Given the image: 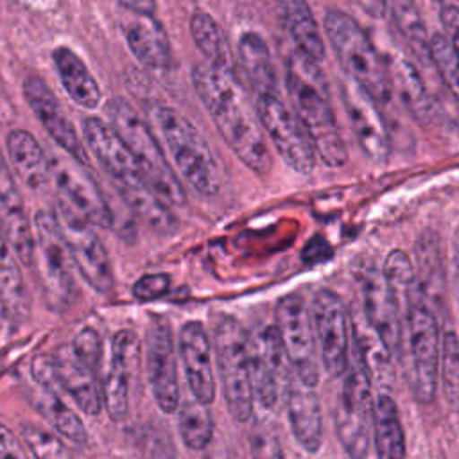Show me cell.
I'll use <instances>...</instances> for the list:
<instances>
[{
	"instance_id": "ac0fdd59",
	"label": "cell",
	"mask_w": 459,
	"mask_h": 459,
	"mask_svg": "<svg viewBox=\"0 0 459 459\" xmlns=\"http://www.w3.org/2000/svg\"><path fill=\"white\" fill-rule=\"evenodd\" d=\"M145 366L156 403L163 412H174L179 407L176 350L170 325L161 316H154L147 326Z\"/></svg>"
},
{
	"instance_id": "f5cc1de1",
	"label": "cell",
	"mask_w": 459,
	"mask_h": 459,
	"mask_svg": "<svg viewBox=\"0 0 459 459\" xmlns=\"http://www.w3.org/2000/svg\"><path fill=\"white\" fill-rule=\"evenodd\" d=\"M454 285H455V294L459 299V230L454 238Z\"/></svg>"
},
{
	"instance_id": "9a60e30c",
	"label": "cell",
	"mask_w": 459,
	"mask_h": 459,
	"mask_svg": "<svg viewBox=\"0 0 459 459\" xmlns=\"http://www.w3.org/2000/svg\"><path fill=\"white\" fill-rule=\"evenodd\" d=\"M353 278L362 299L366 321L384 341L391 355L398 353L402 342L400 307L382 274V269H378L369 258L360 256L353 264Z\"/></svg>"
},
{
	"instance_id": "ba28073f",
	"label": "cell",
	"mask_w": 459,
	"mask_h": 459,
	"mask_svg": "<svg viewBox=\"0 0 459 459\" xmlns=\"http://www.w3.org/2000/svg\"><path fill=\"white\" fill-rule=\"evenodd\" d=\"M54 219L59 226L65 246L81 276L99 294H109L113 289V267L108 251L97 237L93 226L77 215L63 201L56 204Z\"/></svg>"
},
{
	"instance_id": "db71d44e",
	"label": "cell",
	"mask_w": 459,
	"mask_h": 459,
	"mask_svg": "<svg viewBox=\"0 0 459 459\" xmlns=\"http://www.w3.org/2000/svg\"><path fill=\"white\" fill-rule=\"evenodd\" d=\"M441 2H443V4H452L454 0H441Z\"/></svg>"
},
{
	"instance_id": "bcb514c9",
	"label": "cell",
	"mask_w": 459,
	"mask_h": 459,
	"mask_svg": "<svg viewBox=\"0 0 459 459\" xmlns=\"http://www.w3.org/2000/svg\"><path fill=\"white\" fill-rule=\"evenodd\" d=\"M170 289V276L165 273L145 274L133 285V294L140 301H152L165 296Z\"/></svg>"
},
{
	"instance_id": "9c48e42d",
	"label": "cell",
	"mask_w": 459,
	"mask_h": 459,
	"mask_svg": "<svg viewBox=\"0 0 459 459\" xmlns=\"http://www.w3.org/2000/svg\"><path fill=\"white\" fill-rule=\"evenodd\" d=\"M412 357V391L418 402L430 403L437 389L439 369V328L421 290L405 307Z\"/></svg>"
},
{
	"instance_id": "cb8c5ba5",
	"label": "cell",
	"mask_w": 459,
	"mask_h": 459,
	"mask_svg": "<svg viewBox=\"0 0 459 459\" xmlns=\"http://www.w3.org/2000/svg\"><path fill=\"white\" fill-rule=\"evenodd\" d=\"M52 364L61 391L68 393L82 412L97 416L104 403L95 371L79 360L70 346L56 351L52 355Z\"/></svg>"
},
{
	"instance_id": "277c9868",
	"label": "cell",
	"mask_w": 459,
	"mask_h": 459,
	"mask_svg": "<svg viewBox=\"0 0 459 459\" xmlns=\"http://www.w3.org/2000/svg\"><path fill=\"white\" fill-rule=\"evenodd\" d=\"M326 39L348 79L366 90L378 104L391 99V77L387 61L360 23L348 13L328 9L323 20Z\"/></svg>"
},
{
	"instance_id": "e575fe53",
	"label": "cell",
	"mask_w": 459,
	"mask_h": 459,
	"mask_svg": "<svg viewBox=\"0 0 459 459\" xmlns=\"http://www.w3.org/2000/svg\"><path fill=\"white\" fill-rule=\"evenodd\" d=\"M351 337H353V351L362 362L371 382L384 384L391 378V351L373 330V326L366 321L351 317Z\"/></svg>"
},
{
	"instance_id": "d590c367",
	"label": "cell",
	"mask_w": 459,
	"mask_h": 459,
	"mask_svg": "<svg viewBox=\"0 0 459 459\" xmlns=\"http://www.w3.org/2000/svg\"><path fill=\"white\" fill-rule=\"evenodd\" d=\"M190 34L199 48V52L204 56V63L222 68L228 72H235L237 59L231 52V47L221 29V25L215 22V18L208 13H195L190 18Z\"/></svg>"
},
{
	"instance_id": "6da1fadb",
	"label": "cell",
	"mask_w": 459,
	"mask_h": 459,
	"mask_svg": "<svg viewBox=\"0 0 459 459\" xmlns=\"http://www.w3.org/2000/svg\"><path fill=\"white\" fill-rule=\"evenodd\" d=\"M192 84L231 152L255 174H269L273 154L237 74L203 61L192 70Z\"/></svg>"
},
{
	"instance_id": "d6986e66",
	"label": "cell",
	"mask_w": 459,
	"mask_h": 459,
	"mask_svg": "<svg viewBox=\"0 0 459 459\" xmlns=\"http://www.w3.org/2000/svg\"><path fill=\"white\" fill-rule=\"evenodd\" d=\"M342 102L351 131L364 156L378 165L387 161L391 143L387 127L378 111V102L350 79L342 84Z\"/></svg>"
},
{
	"instance_id": "4dcf8cb0",
	"label": "cell",
	"mask_w": 459,
	"mask_h": 459,
	"mask_svg": "<svg viewBox=\"0 0 459 459\" xmlns=\"http://www.w3.org/2000/svg\"><path fill=\"white\" fill-rule=\"evenodd\" d=\"M7 154L16 176L29 188H41L50 179L48 156L38 140L25 129H14L7 136Z\"/></svg>"
},
{
	"instance_id": "7402d4cb",
	"label": "cell",
	"mask_w": 459,
	"mask_h": 459,
	"mask_svg": "<svg viewBox=\"0 0 459 459\" xmlns=\"http://www.w3.org/2000/svg\"><path fill=\"white\" fill-rule=\"evenodd\" d=\"M179 353L192 396L199 403L210 405L215 398L212 346L206 330L199 321H188L183 325L179 332Z\"/></svg>"
},
{
	"instance_id": "4316f807",
	"label": "cell",
	"mask_w": 459,
	"mask_h": 459,
	"mask_svg": "<svg viewBox=\"0 0 459 459\" xmlns=\"http://www.w3.org/2000/svg\"><path fill=\"white\" fill-rule=\"evenodd\" d=\"M126 41L133 56L152 70H163L170 65V41L163 25L154 16L134 18L126 27Z\"/></svg>"
},
{
	"instance_id": "484cf974",
	"label": "cell",
	"mask_w": 459,
	"mask_h": 459,
	"mask_svg": "<svg viewBox=\"0 0 459 459\" xmlns=\"http://www.w3.org/2000/svg\"><path fill=\"white\" fill-rule=\"evenodd\" d=\"M287 411L292 434L307 452H317L323 439L321 405L316 389L296 380H290L287 391Z\"/></svg>"
},
{
	"instance_id": "3957f363",
	"label": "cell",
	"mask_w": 459,
	"mask_h": 459,
	"mask_svg": "<svg viewBox=\"0 0 459 459\" xmlns=\"http://www.w3.org/2000/svg\"><path fill=\"white\" fill-rule=\"evenodd\" d=\"M145 113L169 149L181 178L201 195L219 194V167L201 131L183 113L158 100L145 102Z\"/></svg>"
},
{
	"instance_id": "f1b7e54d",
	"label": "cell",
	"mask_w": 459,
	"mask_h": 459,
	"mask_svg": "<svg viewBox=\"0 0 459 459\" xmlns=\"http://www.w3.org/2000/svg\"><path fill=\"white\" fill-rule=\"evenodd\" d=\"M0 308L4 316L20 325L30 312V299L25 287L18 256L0 231Z\"/></svg>"
},
{
	"instance_id": "f35d334b",
	"label": "cell",
	"mask_w": 459,
	"mask_h": 459,
	"mask_svg": "<svg viewBox=\"0 0 459 459\" xmlns=\"http://www.w3.org/2000/svg\"><path fill=\"white\" fill-rule=\"evenodd\" d=\"M38 407L52 423V427L68 441H74L77 445H84L88 441V432L81 418L61 400L57 393L45 391L43 398L38 402Z\"/></svg>"
},
{
	"instance_id": "ffe728a7",
	"label": "cell",
	"mask_w": 459,
	"mask_h": 459,
	"mask_svg": "<svg viewBox=\"0 0 459 459\" xmlns=\"http://www.w3.org/2000/svg\"><path fill=\"white\" fill-rule=\"evenodd\" d=\"M142 344L133 330H120L113 337L111 364L102 387V403L113 421L126 418L129 411V389L140 364Z\"/></svg>"
},
{
	"instance_id": "5b68a950",
	"label": "cell",
	"mask_w": 459,
	"mask_h": 459,
	"mask_svg": "<svg viewBox=\"0 0 459 459\" xmlns=\"http://www.w3.org/2000/svg\"><path fill=\"white\" fill-rule=\"evenodd\" d=\"M106 113L111 122L109 126L118 133L134 156L151 190L167 204L183 206L186 203L185 188L165 158L149 124L143 122L140 113L122 97L111 99L106 106Z\"/></svg>"
},
{
	"instance_id": "4fadbf2b",
	"label": "cell",
	"mask_w": 459,
	"mask_h": 459,
	"mask_svg": "<svg viewBox=\"0 0 459 459\" xmlns=\"http://www.w3.org/2000/svg\"><path fill=\"white\" fill-rule=\"evenodd\" d=\"M251 387L265 409H273L290 385V364L274 325L247 337Z\"/></svg>"
},
{
	"instance_id": "f6af8a7d",
	"label": "cell",
	"mask_w": 459,
	"mask_h": 459,
	"mask_svg": "<svg viewBox=\"0 0 459 459\" xmlns=\"http://www.w3.org/2000/svg\"><path fill=\"white\" fill-rule=\"evenodd\" d=\"M70 348L79 360H82L86 366H90L93 371H97L100 355H102V342H100L99 333L93 328L79 330L75 333Z\"/></svg>"
},
{
	"instance_id": "7dc6e473",
	"label": "cell",
	"mask_w": 459,
	"mask_h": 459,
	"mask_svg": "<svg viewBox=\"0 0 459 459\" xmlns=\"http://www.w3.org/2000/svg\"><path fill=\"white\" fill-rule=\"evenodd\" d=\"M439 16H441V25L446 39L450 41L454 50L459 54V7L455 4H443Z\"/></svg>"
},
{
	"instance_id": "44dd1931",
	"label": "cell",
	"mask_w": 459,
	"mask_h": 459,
	"mask_svg": "<svg viewBox=\"0 0 459 459\" xmlns=\"http://www.w3.org/2000/svg\"><path fill=\"white\" fill-rule=\"evenodd\" d=\"M25 100L32 108L34 115L48 133V136L75 161L81 165H88V151L82 140L77 136L75 129L68 122L65 111L61 109L59 100L54 91L47 86V82L36 75H30L23 82Z\"/></svg>"
},
{
	"instance_id": "603a6c76",
	"label": "cell",
	"mask_w": 459,
	"mask_h": 459,
	"mask_svg": "<svg viewBox=\"0 0 459 459\" xmlns=\"http://www.w3.org/2000/svg\"><path fill=\"white\" fill-rule=\"evenodd\" d=\"M0 231L11 244L18 260L25 265L34 262L36 238L25 213L22 195L14 185V179L0 158Z\"/></svg>"
},
{
	"instance_id": "8992f818",
	"label": "cell",
	"mask_w": 459,
	"mask_h": 459,
	"mask_svg": "<svg viewBox=\"0 0 459 459\" xmlns=\"http://www.w3.org/2000/svg\"><path fill=\"white\" fill-rule=\"evenodd\" d=\"M213 348L219 378L230 414L244 423L253 414V387L249 375L247 335L240 323L230 316H221L213 325Z\"/></svg>"
},
{
	"instance_id": "74e56055",
	"label": "cell",
	"mask_w": 459,
	"mask_h": 459,
	"mask_svg": "<svg viewBox=\"0 0 459 459\" xmlns=\"http://www.w3.org/2000/svg\"><path fill=\"white\" fill-rule=\"evenodd\" d=\"M382 274L393 290L400 310H405L411 298L420 292L414 265L411 264L409 256L402 249L391 251L382 265Z\"/></svg>"
},
{
	"instance_id": "1f68e13d",
	"label": "cell",
	"mask_w": 459,
	"mask_h": 459,
	"mask_svg": "<svg viewBox=\"0 0 459 459\" xmlns=\"http://www.w3.org/2000/svg\"><path fill=\"white\" fill-rule=\"evenodd\" d=\"M52 59L61 84L70 99L84 109H95L100 104L102 93L82 59L66 47H57L52 54Z\"/></svg>"
},
{
	"instance_id": "2e32d148",
	"label": "cell",
	"mask_w": 459,
	"mask_h": 459,
	"mask_svg": "<svg viewBox=\"0 0 459 459\" xmlns=\"http://www.w3.org/2000/svg\"><path fill=\"white\" fill-rule=\"evenodd\" d=\"M50 178L54 179L61 201L70 206L86 222L99 228H109L113 222V213L102 197L97 183L88 176L84 165L70 156L52 152L48 156Z\"/></svg>"
},
{
	"instance_id": "8d00e7d4",
	"label": "cell",
	"mask_w": 459,
	"mask_h": 459,
	"mask_svg": "<svg viewBox=\"0 0 459 459\" xmlns=\"http://www.w3.org/2000/svg\"><path fill=\"white\" fill-rule=\"evenodd\" d=\"M183 443L192 450H203L210 445L213 436V421L206 405L194 400H185L179 405L178 420Z\"/></svg>"
},
{
	"instance_id": "60d3db41",
	"label": "cell",
	"mask_w": 459,
	"mask_h": 459,
	"mask_svg": "<svg viewBox=\"0 0 459 459\" xmlns=\"http://www.w3.org/2000/svg\"><path fill=\"white\" fill-rule=\"evenodd\" d=\"M429 59L436 66L443 84L459 102V54L445 34H432L429 39Z\"/></svg>"
},
{
	"instance_id": "e0dca14e",
	"label": "cell",
	"mask_w": 459,
	"mask_h": 459,
	"mask_svg": "<svg viewBox=\"0 0 459 459\" xmlns=\"http://www.w3.org/2000/svg\"><path fill=\"white\" fill-rule=\"evenodd\" d=\"M82 136L120 194L151 188L134 156L111 126L95 117H88L82 120Z\"/></svg>"
},
{
	"instance_id": "52a82bcc",
	"label": "cell",
	"mask_w": 459,
	"mask_h": 459,
	"mask_svg": "<svg viewBox=\"0 0 459 459\" xmlns=\"http://www.w3.org/2000/svg\"><path fill=\"white\" fill-rule=\"evenodd\" d=\"M335 407V432L351 459H364L369 452L373 432V394L371 380L353 351L351 366Z\"/></svg>"
},
{
	"instance_id": "7a4b0ae2",
	"label": "cell",
	"mask_w": 459,
	"mask_h": 459,
	"mask_svg": "<svg viewBox=\"0 0 459 459\" xmlns=\"http://www.w3.org/2000/svg\"><path fill=\"white\" fill-rule=\"evenodd\" d=\"M285 86L294 106V113L305 127L316 156L330 169H339L348 161V147L339 131L333 109L325 88V77L317 63L299 52L292 54L285 68Z\"/></svg>"
},
{
	"instance_id": "d4e9b609",
	"label": "cell",
	"mask_w": 459,
	"mask_h": 459,
	"mask_svg": "<svg viewBox=\"0 0 459 459\" xmlns=\"http://www.w3.org/2000/svg\"><path fill=\"white\" fill-rule=\"evenodd\" d=\"M391 88L398 91L400 99L421 124L439 122V102L429 91L420 70L402 54H394L387 61Z\"/></svg>"
},
{
	"instance_id": "ab89813d",
	"label": "cell",
	"mask_w": 459,
	"mask_h": 459,
	"mask_svg": "<svg viewBox=\"0 0 459 459\" xmlns=\"http://www.w3.org/2000/svg\"><path fill=\"white\" fill-rule=\"evenodd\" d=\"M393 18L396 22L398 30L407 38L411 48L421 57L429 59V39L421 16L416 5L411 0H394L393 4Z\"/></svg>"
},
{
	"instance_id": "83f0119b",
	"label": "cell",
	"mask_w": 459,
	"mask_h": 459,
	"mask_svg": "<svg viewBox=\"0 0 459 459\" xmlns=\"http://www.w3.org/2000/svg\"><path fill=\"white\" fill-rule=\"evenodd\" d=\"M280 16L298 52L314 63L325 59L326 48L323 32L307 0H276Z\"/></svg>"
},
{
	"instance_id": "b9f144b4",
	"label": "cell",
	"mask_w": 459,
	"mask_h": 459,
	"mask_svg": "<svg viewBox=\"0 0 459 459\" xmlns=\"http://www.w3.org/2000/svg\"><path fill=\"white\" fill-rule=\"evenodd\" d=\"M441 382L448 407L459 412V335L446 330L441 346Z\"/></svg>"
},
{
	"instance_id": "8fae6325",
	"label": "cell",
	"mask_w": 459,
	"mask_h": 459,
	"mask_svg": "<svg viewBox=\"0 0 459 459\" xmlns=\"http://www.w3.org/2000/svg\"><path fill=\"white\" fill-rule=\"evenodd\" d=\"M255 109L264 134H267L281 160L298 174H310L317 156L296 113L290 111L276 93L258 95Z\"/></svg>"
},
{
	"instance_id": "5bb4252c",
	"label": "cell",
	"mask_w": 459,
	"mask_h": 459,
	"mask_svg": "<svg viewBox=\"0 0 459 459\" xmlns=\"http://www.w3.org/2000/svg\"><path fill=\"white\" fill-rule=\"evenodd\" d=\"M310 319L326 373L330 377L344 375L351 337V316L346 305L335 292L321 289L312 299Z\"/></svg>"
},
{
	"instance_id": "836d02e7",
	"label": "cell",
	"mask_w": 459,
	"mask_h": 459,
	"mask_svg": "<svg viewBox=\"0 0 459 459\" xmlns=\"http://www.w3.org/2000/svg\"><path fill=\"white\" fill-rule=\"evenodd\" d=\"M416 255V281L427 299L432 303H441L445 294V265L439 247V238L432 230H425L414 247Z\"/></svg>"
},
{
	"instance_id": "f546056e",
	"label": "cell",
	"mask_w": 459,
	"mask_h": 459,
	"mask_svg": "<svg viewBox=\"0 0 459 459\" xmlns=\"http://www.w3.org/2000/svg\"><path fill=\"white\" fill-rule=\"evenodd\" d=\"M237 63L258 95L276 93V72L265 39L253 30L242 32L237 43Z\"/></svg>"
},
{
	"instance_id": "f907efd6",
	"label": "cell",
	"mask_w": 459,
	"mask_h": 459,
	"mask_svg": "<svg viewBox=\"0 0 459 459\" xmlns=\"http://www.w3.org/2000/svg\"><path fill=\"white\" fill-rule=\"evenodd\" d=\"M118 4L140 16H154L156 11V0H118Z\"/></svg>"
},
{
	"instance_id": "c3c4849f",
	"label": "cell",
	"mask_w": 459,
	"mask_h": 459,
	"mask_svg": "<svg viewBox=\"0 0 459 459\" xmlns=\"http://www.w3.org/2000/svg\"><path fill=\"white\" fill-rule=\"evenodd\" d=\"M0 459H29L25 446L4 423H0Z\"/></svg>"
},
{
	"instance_id": "816d5d0a",
	"label": "cell",
	"mask_w": 459,
	"mask_h": 459,
	"mask_svg": "<svg viewBox=\"0 0 459 459\" xmlns=\"http://www.w3.org/2000/svg\"><path fill=\"white\" fill-rule=\"evenodd\" d=\"M371 18H384L387 13V0H355Z\"/></svg>"
},
{
	"instance_id": "ee69618b",
	"label": "cell",
	"mask_w": 459,
	"mask_h": 459,
	"mask_svg": "<svg viewBox=\"0 0 459 459\" xmlns=\"http://www.w3.org/2000/svg\"><path fill=\"white\" fill-rule=\"evenodd\" d=\"M247 443L251 459H283V450L276 434L262 421L253 425L247 434Z\"/></svg>"
},
{
	"instance_id": "681fc988",
	"label": "cell",
	"mask_w": 459,
	"mask_h": 459,
	"mask_svg": "<svg viewBox=\"0 0 459 459\" xmlns=\"http://www.w3.org/2000/svg\"><path fill=\"white\" fill-rule=\"evenodd\" d=\"M332 251L328 247V244L321 238H314L307 244V247L303 249V260L308 262V264H317V262H323L326 258H330Z\"/></svg>"
},
{
	"instance_id": "30bf717a",
	"label": "cell",
	"mask_w": 459,
	"mask_h": 459,
	"mask_svg": "<svg viewBox=\"0 0 459 459\" xmlns=\"http://www.w3.org/2000/svg\"><path fill=\"white\" fill-rule=\"evenodd\" d=\"M36 253L43 296L52 310H65L74 298L72 258L52 213L38 212L34 217Z\"/></svg>"
},
{
	"instance_id": "7bdbcfd3",
	"label": "cell",
	"mask_w": 459,
	"mask_h": 459,
	"mask_svg": "<svg viewBox=\"0 0 459 459\" xmlns=\"http://www.w3.org/2000/svg\"><path fill=\"white\" fill-rule=\"evenodd\" d=\"M22 436L36 459H72L68 448L54 434L38 425L23 423Z\"/></svg>"
},
{
	"instance_id": "d6a6232c",
	"label": "cell",
	"mask_w": 459,
	"mask_h": 459,
	"mask_svg": "<svg viewBox=\"0 0 459 459\" xmlns=\"http://www.w3.org/2000/svg\"><path fill=\"white\" fill-rule=\"evenodd\" d=\"M373 439L378 459H405V432L391 394L380 393L373 403Z\"/></svg>"
},
{
	"instance_id": "7c38bea8",
	"label": "cell",
	"mask_w": 459,
	"mask_h": 459,
	"mask_svg": "<svg viewBox=\"0 0 459 459\" xmlns=\"http://www.w3.org/2000/svg\"><path fill=\"white\" fill-rule=\"evenodd\" d=\"M274 326L280 333L285 355L296 373V378L310 387H316L319 380L316 337L310 314L301 296L287 294L278 301Z\"/></svg>"
}]
</instances>
